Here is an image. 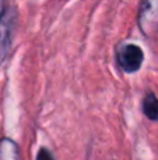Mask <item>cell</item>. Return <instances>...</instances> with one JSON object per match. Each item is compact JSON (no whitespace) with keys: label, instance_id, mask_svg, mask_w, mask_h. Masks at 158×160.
<instances>
[{"label":"cell","instance_id":"3","mask_svg":"<svg viewBox=\"0 0 158 160\" xmlns=\"http://www.w3.org/2000/svg\"><path fill=\"white\" fill-rule=\"evenodd\" d=\"M16 11L13 7H6L4 13L0 17V62L4 61V58L8 55V51L11 47V38L13 31L16 27Z\"/></svg>","mask_w":158,"mask_h":160},{"label":"cell","instance_id":"2","mask_svg":"<svg viewBox=\"0 0 158 160\" xmlns=\"http://www.w3.org/2000/svg\"><path fill=\"white\" fill-rule=\"evenodd\" d=\"M116 61L120 69L126 73H134L142 68L144 61V53L139 45L134 44H125L118 49Z\"/></svg>","mask_w":158,"mask_h":160},{"label":"cell","instance_id":"5","mask_svg":"<svg viewBox=\"0 0 158 160\" xmlns=\"http://www.w3.org/2000/svg\"><path fill=\"white\" fill-rule=\"evenodd\" d=\"M143 112L151 121H158V98L154 93H148L143 100Z\"/></svg>","mask_w":158,"mask_h":160},{"label":"cell","instance_id":"7","mask_svg":"<svg viewBox=\"0 0 158 160\" xmlns=\"http://www.w3.org/2000/svg\"><path fill=\"white\" fill-rule=\"evenodd\" d=\"M6 7H7V6L4 4V0H0V17H2V14L4 13Z\"/></svg>","mask_w":158,"mask_h":160},{"label":"cell","instance_id":"6","mask_svg":"<svg viewBox=\"0 0 158 160\" xmlns=\"http://www.w3.org/2000/svg\"><path fill=\"white\" fill-rule=\"evenodd\" d=\"M36 160H55V159H53L52 153H50L49 150L45 149V148H41L38 155H36Z\"/></svg>","mask_w":158,"mask_h":160},{"label":"cell","instance_id":"1","mask_svg":"<svg viewBox=\"0 0 158 160\" xmlns=\"http://www.w3.org/2000/svg\"><path fill=\"white\" fill-rule=\"evenodd\" d=\"M137 24L146 37L158 34V0H142L137 14Z\"/></svg>","mask_w":158,"mask_h":160},{"label":"cell","instance_id":"4","mask_svg":"<svg viewBox=\"0 0 158 160\" xmlns=\"http://www.w3.org/2000/svg\"><path fill=\"white\" fill-rule=\"evenodd\" d=\"M0 160H20V150L14 141L8 138L0 141Z\"/></svg>","mask_w":158,"mask_h":160}]
</instances>
